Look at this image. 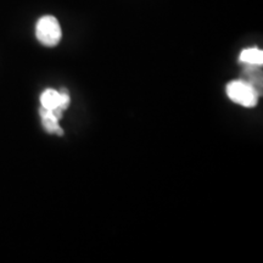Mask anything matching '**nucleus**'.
<instances>
[{
    "instance_id": "nucleus-1",
    "label": "nucleus",
    "mask_w": 263,
    "mask_h": 263,
    "mask_svg": "<svg viewBox=\"0 0 263 263\" xmlns=\"http://www.w3.org/2000/svg\"><path fill=\"white\" fill-rule=\"evenodd\" d=\"M35 37L45 47H55L62 38L61 26L58 18L51 15L43 16L35 25Z\"/></svg>"
},
{
    "instance_id": "nucleus-2",
    "label": "nucleus",
    "mask_w": 263,
    "mask_h": 263,
    "mask_svg": "<svg viewBox=\"0 0 263 263\" xmlns=\"http://www.w3.org/2000/svg\"><path fill=\"white\" fill-rule=\"evenodd\" d=\"M227 95L233 103L244 107H255L259 94L244 80L233 81L227 84Z\"/></svg>"
},
{
    "instance_id": "nucleus-3",
    "label": "nucleus",
    "mask_w": 263,
    "mask_h": 263,
    "mask_svg": "<svg viewBox=\"0 0 263 263\" xmlns=\"http://www.w3.org/2000/svg\"><path fill=\"white\" fill-rule=\"evenodd\" d=\"M39 115L42 117V123L44 129L50 134H58V136H64V130L59 126V120L55 116L52 110H48V108L42 107L39 108Z\"/></svg>"
},
{
    "instance_id": "nucleus-4",
    "label": "nucleus",
    "mask_w": 263,
    "mask_h": 263,
    "mask_svg": "<svg viewBox=\"0 0 263 263\" xmlns=\"http://www.w3.org/2000/svg\"><path fill=\"white\" fill-rule=\"evenodd\" d=\"M239 60L245 65H254V66H262L263 64V51L257 48L245 49L240 54Z\"/></svg>"
},
{
    "instance_id": "nucleus-5",
    "label": "nucleus",
    "mask_w": 263,
    "mask_h": 263,
    "mask_svg": "<svg viewBox=\"0 0 263 263\" xmlns=\"http://www.w3.org/2000/svg\"><path fill=\"white\" fill-rule=\"evenodd\" d=\"M41 106L48 110H54L60 106V91L45 89L41 95Z\"/></svg>"
},
{
    "instance_id": "nucleus-6",
    "label": "nucleus",
    "mask_w": 263,
    "mask_h": 263,
    "mask_svg": "<svg viewBox=\"0 0 263 263\" xmlns=\"http://www.w3.org/2000/svg\"><path fill=\"white\" fill-rule=\"evenodd\" d=\"M70 103H71V98L67 89H61L60 90V106L59 107L64 111L67 110L68 106H70Z\"/></svg>"
}]
</instances>
